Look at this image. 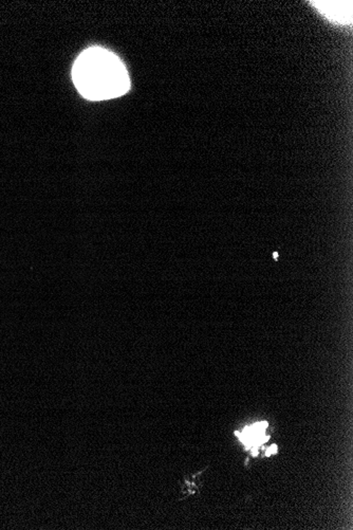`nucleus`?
Returning <instances> with one entry per match:
<instances>
[{
  "label": "nucleus",
  "mask_w": 353,
  "mask_h": 530,
  "mask_svg": "<svg viewBox=\"0 0 353 530\" xmlns=\"http://www.w3.org/2000/svg\"><path fill=\"white\" fill-rule=\"evenodd\" d=\"M252 455H253V456H257V455H258V450H257V447H255V449H253Z\"/></svg>",
  "instance_id": "20e7f679"
},
{
  "label": "nucleus",
  "mask_w": 353,
  "mask_h": 530,
  "mask_svg": "<svg viewBox=\"0 0 353 530\" xmlns=\"http://www.w3.org/2000/svg\"><path fill=\"white\" fill-rule=\"evenodd\" d=\"M74 85L88 100L118 98L130 88L126 67L116 54L103 48H89L78 57L72 69Z\"/></svg>",
  "instance_id": "f257e3e1"
},
{
  "label": "nucleus",
  "mask_w": 353,
  "mask_h": 530,
  "mask_svg": "<svg viewBox=\"0 0 353 530\" xmlns=\"http://www.w3.org/2000/svg\"><path fill=\"white\" fill-rule=\"evenodd\" d=\"M277 450H278V448H277V446L273 445V446H272L271 448H269V449L267 450V453H266V455H267V456H270V455H272V454H275V453L277 452Z\"/></svg>",
  "instance_id": "7ed1b4c3"
},
{
  "label": "nucleus",
  "mask_w": 353,
  "mask_h": 530,
  "mask_svg": "<svg viewBox=\"0 0 353 530\" xmlns=\"http://www.w3.org/2000/svg\"><path fill=\"white\" fill-rule=\"evenodd\" d=\"M330 20L346 25L352 19V1H314L312 2Z\"/></svg>",
  "instance_id": "f03ea898"
}]
</instances>
